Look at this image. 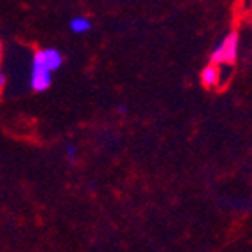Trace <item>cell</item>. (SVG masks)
<instances>
[{"label":"cell","mask_w":252,"mask_h":252,"mask_svg":"<svg viewBox=\"0 0 252 252\" xmlns=\"http://www.w3.org/2000/svg\"><path fill=\"white\" fill-rule=\"evenodd\" d=\"M238 57V34L229 32L222 41L219 42L217 48L212 51L210 63L212 65H222V63H233Z\"/></svg>","instance_id":"6da1fadb"},{"label":"cell","mask_w":252,"mask_h":252,"mask_svg":"<svg viewBox=\"0 0 252 252\" xmlns=\"http://www.w3.org/2000/svg\"><path fill=\"white\" fill-rule=\"evenodd\" d=\"M34 60L37 63H41L42 67L48 69V71L53 74V71H59L63 63V57L59 50L55 48H44V50H39L34 55Z\"/></svg>","instance_id":"7a4b0ae2"},{"label":"cell","mask_w":252,"mask_h":252,"mask_svg":"<svg viewBox=\"0 0 252 252\" xmlns=\"http://www.w3.org/2000/svg\"><path fill=\"white\" fill-rule=\"evenodd\" d=\"M51 85V72L44 69L41 63L32 60V71H30V87L34 92H44Z\"/></svg>","instance_id":"3957f363"},{"label":"cell","mask_w":252,"mask_h":252,"mask_svg":"<svg viewBox=\"0 0 252 252\" xmlns=\"http://www.w3.org/2000/svg\"><path fill=\"white\" fill-rule=\"evenodd\" d=\"M220 81V71H219L217 65H212L208 63L206 67H203L201 71V83L205 85L206 89H215Z\"/></svg>","instance_id":"277c9868"},{"label":"cell","mask_w":252,"mask_h":252,"mask_svg":"<svg viewBox=\"0 0 252 252\" xmlns=\"http://www.w3.org/2000/svg\"><path fill=\"white\" fill-rule=\"evenodd\" d=\"M69 27H71V30L74 34H85V32H89L92 29V21L87 16H76L71 20Z\"/></svg>","instance_id":"5b68a950"},{"label":"cell","mask_w":252,"mask_h":252,"mask_svg":"<svg viewBox=\"0 0 252 252\" xmlns=\"http://www.w3.org/2000/svg\"><path fill=\"white\" fill-rule=\"evenodd\" d=\"M65 152H67V159L69 160H74V156H76V148L72 145H67L65 147Z\"/></svg>","instance_id":"8992f818"},{"label":"cell","mask_w":252,"mask_h":252,"mask_svg":"<svg viewBox=\"0 0 252 252\" xmlns=\"http://www.w3.org/2000/svg\"><path fill=\"white\" fill-rule=\"evenodd\" d=\"M4 87H5V74L2 72V69H0V92L4 90Z\"/></svg>","instance_id":"52a82bcc"},{"label":"cell","mask_w":252,"mask_h":252,"mask_svg":"<svg viewBox=\"0 0 252 252\" xmlns=\"http://www.w3.org/2000/svg\"><path fill=\"white\" fill-rule=\"evenodd\" d=\"M2 55H4V44L0 41V60H2Z\"/></svg>","instance_id":"ba28073f"}]
</instances>
